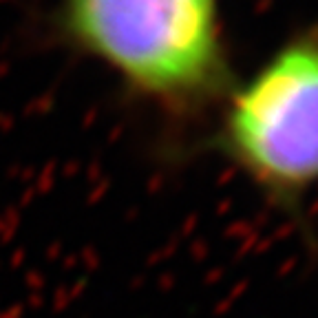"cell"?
Instances as JSON below:
<instances>
[{
    "mask_svg": "<svg viewBox=\"0 0 318 318\" xmlns=\"http://www.w3.org/2000/svg\"><path fill=\"white\" fill-rule=\"evenodd\" d=\"M49 24L155 115L173 162L194 157L238 77L223 0H56Z\"/></svg>",
    "mask_w": 318,
    "mask_h": 318,
    "instance_id": "6da1fadb",
    "label": "cell"
},
{
    "mask_svg": "<svg viewBox=\"0 0 318 318\" xmlns=\"http://www.w3.org/2000/svg\"><path fill=\"white\" fill-rule=\"evenodd\" d=\"M199 152L221 157L316 250L307 201L318 190V20L287 33L236 77Z\"/></svg>",
    "mask_w": 318,
    "mask_h": 318,
    "instance_id": "7a4b0ae2",
    "label": "cell"
}]
</instances>
